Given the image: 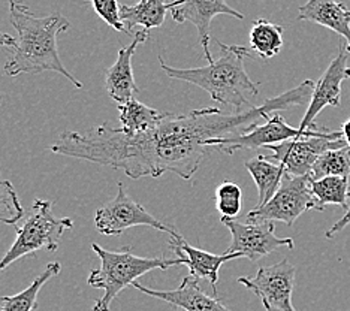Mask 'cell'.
Wrapping results in <instances>:
<instances>
[{
  "mask_svg": "<svg viewBox=\"0 0 350 311\" xmlns=\"http://www.w3.org/2000/svg\"><path fill=\"white\" fill-rule=\"evenodd\" d=\"M314 85L307 79L243 113L225 116L220 108L193 109L187 114L165 113L153 129L138 135H126L107 123L84 132H65L53 144L51 151L120 170L132 180L157 178L165 172L190 180L211 150L213 139L235 135L237 129L243 131L277 109L310 103Z\"/></svg>",
  "mask_w": 350,
  "mask_h": 311,
  "instance_id": "6da1fadb",
  "label": "cell"
},
{
  "mask_svg": "<svg viewBox=\"0 0 350 311\" xmlns=\"http://www.w3.org/2000/svg\"><path fill=\"white\" fill-rule=\"evenodd\" d=\"M10 20L17 30V46L5 63V74L17 77L21 74H41L53 70L68 78L77 89H83V83L63 66L57 48V36L70 29L69 20L60 12L45 17H36L30 8L11 2Z\"/></svg>",
  "mask_w": 350,
  "mask_h": 311,
  "instance_id": "7a4b0ae2",
  "label": "cell"
},
{
  "mask_svg": "<svg viewBox=\"0 0 350 311\" xmlns=\"http://www.w3.org/2000/svg\"><path fill=\"white\" fill-rule=\"evenodd\" d=\"M217 44L219 57L206 66L178 69L165 65L162 57H159V65L170 78L195 84L208 93L213 100L241 109V107L250 105L252 99L259 94V83L252 81L244 68L250 50L241 45H225L220 41Z\"/></svg>",
  "mask_w": 350,
  "mask_h": 311,
  "instance_id": "3957f363",
  "label": "cell"
},
{
  "mask_svg": "<svg viewBox=\"0 0 350 311\" xmlns=\"http://www.w3.org/2000/svg\"><path fill=\"white\" fill-rule=\"evenodd\" d=\"M93 252L100 259V268L92 269L87 283L94 289H102L103 295L93 311H109L111 302L127 286H132L137 278L154 269H168L171 267L185 265L181 258H141L132 253V247H123L120 250H107L96 243L92 244Z\"/></svg>",
  "mask_w": 350,
  "mask_h": 311,
  "instance_id": "277c9868",
  "label": "cell"
},
{
  "mask_svg": "<svg viewBox=\"0 0 350 311\" xmlns=\"http://www.w3.org/2000/svg\"><path fill=\"white\" fill-rule=\"evenodd\" d=\"M72 226L74 221L69 217H57L54 214L51 201L35 199L31 204V211L26 215L23 226L15 228L17 239L0 260V273L15 260L30 256L39 250L55 252L59 249L63 232Z\"/></svg>",
  "mask_w": 350,
  "mask_h": 311,
  "instance_id": "5b68a950",
  "label": "cell"
},
{
  "mask_svg": "<svg viewBox=\"0 0 350 311\" xmlns=\"http://www.w3.org/2000/svg\"><path fill=\"white\" fill-rule=\"evenodd\" d=\"M267 122L264 124L254 123L249 127H244L241 133L230 135L226 138L213 139L210 142L211 150H217L220 153L234 154L240 150H256L260 147L275 146L291 139L310 138V137H322L328 129L317 126L316 129L302 131L299 127H292L280 114L267 116Z\"/></svg>",
  "mask_w": 350,
  "mask_h": 311,
  "instance_id": "8992f818",
  "label": "cell"
},
{
  "mask_svg": "<svg viewBox=\"0 0 350 311\" xmlns=\"http://www.w3.org/2000/svg\"><path fill=\"white\" fill-rule=\"evenodd\" d=\"M316 210V204L310 190V175L292 177L286 174L280 187L268 204L256 206L245 215L247 223H274L283 221L286 226L293 223L308 210Z\"/></svg>",
  "mask_w": 350,
  "mask_h": 311,
  "instance_id": "52a82bcc",
  "label": "cell"
},
{
  "mask_svg": "<svg viewBox=\"0 0 350 311\" xmlns=\"http://www.w3.org/2000/svg\"><path fill=\"white\" fill-rule=\"evenodd\" d=\"M117 195L107 204H103L94 214V226L102 235H122L126 229L133 226H148L177 238L180 234L174 226L165 225L150 214L144 206L127 195L123 182L117 185Z\"/></svg>",
  "mask_w": 350,
  "mask_h": 311,
  "instance_id": "ba28073f",
  "label": "cell"
},
{
  "mask_svg": "<svg viewBox=\"0 0 350 311\" xmlns=\"http://www.w3.org/2000/svg\"><path fill=\"white\" fill-rule=\"evenodd\" d=\"M343 147H347L343 133L329 131L322 137L291 139L265 148L273 153V156L268 157L280 163L286 174L292 177H304V175H310L313 165L323 153Z\"/></svg>",
  "mask_w": 350,
  "mask_h": 311,
  "instance_id": "9c48e42d",
  "label": "cell"
},
{
  "mask_svg": "<svg viewBox=\"0 0 350 311\" xmlns=\"http://www.w3.org/2000/svg\"><path fill=\"white\" fill-rule=\"evenodd\" d=\"M297 269L288 259L262 267L253 277H240L238 283L247 287L262 301L265 311H297L292 306Z\"/></svg>",
  "mask_w": 350,
  "mask_h": 311,
  "instance_id": "30bf717a",
  "label": "cell"
},
{
  "mask_svg": "<svg viewBox=\"0 0 350 311\" xmlns=\"http://www.w3.org/2000/svg\"><path fill=\"white\" fill-rule=\"evenodd\" d=\"M221 223L232 235V241L226 253H241L243 258H247L252 262H258L282 247L291 250L295 247L292 238H278L275 235L274 223H243L224 217Z\"/></svg>",
  "mask_w": 350,
  "mask_h": 311,
  "instance_id": "8fae6325",
  "label": "cell"
},
{
  "mask_svg": "<svg viewBox=\"0 0 350 311\" xmlns=\"http://www.w3.org/2000/svg\"><path fill=\"white\" fill-rule=\"evenodd\" d=\"M347 50L346 42L338 45V54L334 57L326 68L319 81L316 83L314 90L310 99L306 116L302 117L299 129L310 131L316 129V117L326 107H340L341 105V84L350 78V68L347 66Z\"/></svg>",
  "mask_w": 350,
  "mask_h": 311,
  "instance_id": "7c38bea8",
  "label": "cell"
},
{
  "mask_svg": "<svg viewBox=\"0 0 350 311\" xmlns=\"http://www.w3.org/2000/svg\"><path fill=\"white\" fill-rule=\"evenodd\" d=\"M171 15L175 23H192L198 29L200 44L202 45L204 55L208 63H213L214 57L210 50V27L211 20L217 15H230V17L244 20V15L221 0H187V2H172Z\"/></svg>",
  "mask_w": 350,
  "mask_h": 311,
  "instance_id": "4fadbf2b",
  "label": "cell"
},
{
  "mask_svg": "<svg viewBox=\"0 0 350 311\" xmlns=\"http://www.w3.org/2000/svg\"><path fill=\"white\" fill-rule=\"evenodd\" d=\"M150 33L147 30L135 31L133 41L122 46L118 50V55L116 63L105 72V89L109 94V98L117 102V105H123L129 100L135 99V94L139 93V89L137 87L133 78L132 70V59L133 54L137 51V48L147 42Z\"/></svg>",
  "mask_w": 350,
  "mask_h": 311,
  "instance_id": "5bb4252c",
  "label": "cell"
},
{
  "mask_svg": "<svg viewBox=\"0 0 350 311\" xmlns=\"http://www.w3.org/2000/svg\"><path fill=\"white\" fill-rule=\"evenodd\" d=\"M170 249L177 254V258L185 259V265L189 268V275L196 280H208L214 297H217V282H219V269L224 263L243 258L241 253H224L214 254L205 252L186 243L181 235L177 238H171Z\"/></svg>",
  "mask_w": 350,
  "mask_h": 311,
  "instance_id": "9a60e30c",
  "label": "cell"
},
{
  "mask_svg": "<svg viewBox=\"0 0 350 311\" xmlns=\"http://www.w3.org/2000/svg\"><path fill=\"white\" fill-rule=\"evenodd\" d=\"M132 286L141 293L168 302V304L185 311H230L221 304L219 298L206 295L201 289L200 280L190 275L183 278L181 284L174 290L151 289V287L142 286L138 282H133Z\"/></svg>",
  "mask_w": 350,
  "mask_h": 311,
  "instance_id": "2e32d148",
  "label": "cell"
},
{
  "mask_svg": "<svg viewBox=\"0 0 350 311\" xmlns=\"http://www.w3.org/2000/svg\"><path fill=\"white\" fill-rule=\"evenodd\" d=\"M298 20L313 21L336 31L346 41V50L350 54V10L332 0H310L299 6Z\"/></svg>",
  "mask_w": 350,
  "mask_h": 311,
  "instance_id": "e0dca14e",
  "label": "cell"
},
{
  "mask_svg": "<svg viewBox=\"0 0 350 311\" xmlns=\"http://www.w3.org/2000/svg\"><path fill=\"white\" fill-rule=\"evenodd\" d=\"M244 166L258 186V206L268 204L282 185L286 175L284 167L264 154L249 159V161H245Z\"/></svg>",
  "mask_w": 350,
  "mask_h": 311,
  "instance_id": "ac0fdd59",
  "label": "cell"
},
{
  "mask_svg": "<svg viewBox=\"0 0 350 311\" xmlns=\"http://www.w3.org/2000/svg\"><path fill=\"white\" fill-rule=\"evenodd\" d=\"M172 3H165L161 0H141L137 5H120V18L126 29V33H133V29L141 26L144 30L161 27L166 11H171ZM135 35V33H133Z\"/></svg>",
  "mask_w": 350,
  "mask_h": 311,
  "instance_id": "d6986e66",
  "label": "cell"
},
{
  "mask_svg": "<svg viewBox=\"0 0 350 311\" xmlns=\"http://www.w3.org/2000/svg\"><path fill=\"white\" fill-rule=\"evenodd\" d=\"M62 265L59 262H51L41 274L35 277L29 287L11 297H0V311H33L38 308V293L41 287L51 280L53 277L59 275Z\"/></svg>",
  "mask_w": 350,
  "mask_h": 311,
  "instance_id": "ffe728a7",
  "label": "cell"
},
{
  "mask_svg": "<svg viewBox=\"0 0 350 311\" xmlns=\"http://www.w3.org/2000/svg\"><path fill=\"white\" fill-rule=\"evenodd\" d=\"M120 111L122 131L126 135H138L153 129L161 122L165 113H159L157 109L147 107L137 99H132L123 105H118Z\"/></svg>",
  "mask_w": 350,
  "mask_h": 311,
  "instance_id": "44dd1931",
  "label": "cell"
},
{
  "mask_svg": "<svg viewBox=\"0 0 350 311\" xmlns=\"http://www.w3.org/2000/svg\"><path fill=\"white\" fill-rule=\"evenodd\" d=\"M349 178L325 177L321 180L310 178V190L316 204V210L322 211L325 206L336 205L349 210Z\"/></svg>",
  "mask_w": 350,
  "mask_h": 311,
  "instance_id": "7402d4cb",
  "label": "cell"
},
{
  "mask_svg": "<svg viewBox=\"0 0 350 311\" xmlns=\"http://www.w3.org/2000/svg\"><path fill=\"white\" fill-rule=\"evenodd\" d=\"M249 39L250 50L256 53L262 60H269L282 50L283 27L265 18H259L253 23Z\"/></svg>",
  "mask_w": 350,
  "mask_h": 311,
  "instance_id": "603a6c76",
  "label": "cell"
},
{
  "mask_svg": "<svg viewBox=\"0 0 350 311\" xmlns=\"http://www.w3.org/2000/svg\"><path fill=\"white\" fill-rule=\"evenodd\" d=\"M325 177H350V150L347 147L326 151L317 159L310 178L321 180Z\"/></svg>",
  "mask_w": 350,
  "mask_h": 311,
  "instance_id": "cb8c5ba5",
  "label": "cell"
},
{
  "mask_svg": "<svg viewBox=\"0 0 350 311\" xmlns=\"http://www.w3.org/2000/svg\"><path fill=\"white\" fill-rule=\"evenodd\" d=\"M25 208L10 180H5L0 174V223L17 228L18 221L25 219Z\"/></svg>",
  "mask_w": 350,
  "mask_h": 311,
  "instance_id": "d4e9b609",
  "label": "cell"
},
{
  "mask_svg": "<svg viewBox=\"0 0 350 311\" xmlns=\"http://www.w3.org/2000/svg\"><path fill=\"white\" fill-rule=\"evenodd\" d=\"M243 191L232 181H224L216 190V208L224 219H235L241 211Z\"/></svg>",
  "mask_w": 350,
  "mask_h": 311,
  "instance_id": "484cf974",
  "label": "cell"
},
{
  "mask_svg": "<svg viewBox=\"0 0 350 311\" xmlns=\"http://www.w3.org/2000/svg\"><path fill=\"white\" fill-rule=\"evenodd\" d=\"M92 6L94 12L107 24H109L111 27L117 31H124L126 33V29L120 18V5L116 0H93Z\"/></svg>",
  "mask_w": 350,
  "mask_h": 311,
  "instance_id": "4316f807",
  "label": "cell"
},
{
  "mask_svg": "<svg viewBox=\"0 0 350 311\" xmlns=\"http://www.w3.org/2000/svg\"><path fill=\"white\" fill-rule=\"evenodd\" d=\"M347 225H350V205H349V210L346 211V214L343 215V217H341L338 221L334 223V225L328 230H326L325 236L328 238V239H332L338 232H341V230H343Z\"/></svg>",
  "mask_w": 350,
  "mask_h": 311,
  "instance_id": "83f0119b",
  "label": "cell"
},
{
  "mask_svg": "<svg viewBox=\"0 0 350 311\" xmlns=\"http://www.w3.org/2000/svg\"><path fill=\"white\" fill-rule=\"evenodd\" d=\"M0 46H5V48H14L17 46V39L15 38H12L11 35H8V33H2V31H0Z\"/></svg>",
  "mask_w": 350,
  "mask_h": 311,
  "instance_id": "f1b7e54d",
  "label": "cell"
},
{
  "mask_svg": "<svg viewBox=\"0 0 350 311\" xmlns=\"http://www.w3.org/2000/svg\"><path fill=\"white\" fill-rule=\"evenodd\" d=\"M341 133H343V138L347 144V148L350 150V118L346 120L345 124L341 126Z\"/></svg>",
  "mask_w": 350,
  "mask_h": 311,
  "instance_id": "f546056e",
  "label": "cell"
}]
</instances>
